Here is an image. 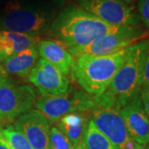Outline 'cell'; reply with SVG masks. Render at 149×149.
Here are the masks:
<instances>
[{
  "label": "cell",
  "mask_w": 149,
  "mask_h": 149,
  "mask_svg": "<svg viewBox=\"0 0 149 149\" xmlns=\"http://www.w3.org/2000/svg\"><path fill=\"white\" fill-rule=\"evenodd\" d=\"M0 143L9 149H34L25 137L11 125L0 127Z\"/></svg>",
  "instance_id": "18"
},
{
  "label": "cell",
  "mask_w": 149,
  "mask_h": 149,
  "mask_svg": "<svg viewBox=\"0 0 149 149\" xmlns=\"http://www.w3.org/2000/svg\"><path fill=\"white\" fill-rule=\"evenodd\" d=\"M118 112L131 138L145 147L149 143V118L142 107L139 95L121 107Z\"/></svg>",
  "instance_id": "12"
},
{
  "label": "cell",
  "mask_w": 149,
  "mask_h": 149,
  "mask_svg": "<svg viewBox=\"0 0 149 149\" xmlns=\"http://www.w3.org/2000/svg\"><path fill=\"white\" fill-rule=\"evenodd\" d=\"M128 52V47L109 55H80L74 59L72 76L86 94L97 98L108 89Z\"/></svg>",
  "instance_id": "3"
},
{
  "label": "cell",
  "mask_w": 149,
  "mask_h": 149,
  "mask_svg": "<svg viewBox=\"0 0 149 149\" xmlns=\"http://www.w3.org/2000/svg\"><path fill=\"white\" fill-rule=\"evenodd\" d=\"M0 127H3V125H2V123H1V122H0Z\"/></svg>",
  "instance_id": "29"
},
{
  "label": "cell",
  "mask_w": 149,
  "mask_h": 149,
  "mask_svg": "<svg viewBox=\"0 0 149 149\" xmlns=\"http://www.w3.org/2000/svg\"><path fill=\"white\" fill-rule=\"evenodd\" d=\"M27 77L42 95H60L69 89L67 76L42 58L38 59Z\"/></svg>",
  "instance_id": "10"
},
{
  "label": "cell",
  "mask_w": 149,
  "mask_h": 149,
  "mask_svg": "<svg viewBox=\"0 0 149 149\" xmlns=\"http://www.w3.org/2000/svg\"><path fill=\"white\" fill-rule=\"evenodd\" d=\"M123 27L113 26L95 15L71 6L64 8L50 25L51 34L67 49L83 47L99 37L117 32Z\"/></svg>",
  "instance_id": "1"
},
{
  "label": "cell",
  "mask_w": 149,
  "mask_h": 149,
  "mask_svg": "<svg viewBox=\"0 0 149 149\" xmlns=\"http://www.w3.org/2000/svg\"><path fill=\"white\" fill-rule=\"evenodd\" d=\"M8 74L4 72V70H3L2 66H0V84H1L2 82H3L4 80H8Z\"/></svg>",
  "instance_id": "23"
},
{
  "label": "cell",
  "mask_w": 149,
  "mask_h": 149,
  "mask_svg": "<svg viewBox=\"0 0 149 149\" xmlns=\"http://www.w3.org/2000/svg\"><path fill=\"white\" fill-rule=\"evenodd\" d=\"M52 16L48 12L22 5L12 0L6 7L1 25L5 31L37 36L50 27Z\"/></svg>",
  "instance_id": "4"
},
{
  "label": "cell",
  "mask_w": 149,
  "mask_h": 149,
  "mask_svg": "<svg viewBox=\"0 0 149 149\" xmlns=\"http://www.w3.org/2000/svg\"><path fill=\"white\" fill-rule=\"evenodd\" d=\"M13 127L25 137L34 149H51V121L37 109L20 115L13 121Z\"/></svg>",
  "instance_id": "11"
},
{
  "label": "cell",
  "mask_w": 149,
  "mask_h": 149,
  "mask_svg": "<svg viewBox=\"0 0 149 149\" xmlns=\"http://www.w3.org/2000/svg\"><path fill=\"white\" fill-rule=\"evenodd\" d=\"M81 144L85 149H113L109 141L96 128L91 119L89 121Z\"/></svg>",
  "instance_id": "17"
},
{
  "label": "cell",
  "mask_w": 149,
  "mask_h": 149,
  "mask_svg": "<svg viewBox=\"0 0 149 149\" xmlns=\"http://www.w3.org/2000/svg\"><path fill=\"white\" fill-rule=\"evenodd\" d=\"M144 149H149V143L144 147Z\"/></svg>",
  "instance_id": "28"
},
{
  "label": "cell",
  "mask_w": 149,
  "mask_h": 149,
  "mask_svg": "<svg viewBox=\"0 0 149 149\" xmlns=\"http://www.w3.org/2000/svg\"><path fill=\"white\" fill-rule=\"evenodd\" d=\"M51 149H72V145L56 126H51L49 132Z\"/></svg>",
  "instance_id": "19"
},
{
  "label": "cell",
  "mask_w": 149,
  "mask_h": 149,
  "mask_svg": "<svg viewBox=\"0 0 149 149\" xmlns=\"http://www.w3.org/2000/svg\"><path fill=\"white\" fill-rule=\"evenodd\" d=\"M72 149H85V148H84V147L82 146V144H80V145L77 146V147H74V148H72Z\"/></svg>",
  "instance_id": "25"
},
{
  "label": "cell",
  "mask_w": 149,
  "mask_h": 149,
  "mask_svg": "<svg viewBox=\"0 0 149 149\" xmlns=\"http://www.w3.org/2000/svg\"><path fill=\"white\" fill-rule=\"evenodd\" d=\"M143 149H144V148H143Z\"/></svg>",
  "instance_id": "30"
},
{
  "label": "cell",
  "mask_w": 149,
  "mask_h": 149,
  "mask_svg": "<svg viewBox=\"0 0 149 149\" xmlns=\"http://www.w3.org/2000/svg\"><path fill=\"white\" fill-rule=\"evenodd\" d=\"M139 95L144 112L149 118V89L142 88L139 91Z\"/></svg>",
  "instance_id": "21"
},
{
  "label": "cell",
  "mask_w": 149,
  "mask_h": 149,
  "mask_svg": "<svg viewBox=\"0 0 149 149\" xmlns=\"http://www.w3.org/2000/svg\"><path fill=\"white\" fill-rule=\"evenodd\" d=\"M148 46L149 41L145 40L128 47V54L108 89L94 98L96 104L113 105L118 110L139 95Z\"/></svg>",
  "instance_id": "2"
},
{
  "label": "cell",
  "mask_w": 149,
  "mask_h": 149,
  "mask_svg": "<svg viewBox=\"0 0 149 149\" xmlns=\"http://www.w3.org/2000/svg\"><path fill=\"white\" fill-rule=\"evenodd\" d=\"M0 149H9L8 147H6L5 145H3V144L0 143Z\"/></svg>",
  "instance_id": "26"
},
{
  "label": "cell",
  "mask_w": 149,
  "mask_h": 149,
  "mask_svg": "<svg viewBox=\"0 0 149 149\" xmlns=\"http://www.w3.org/2000/svg\"><path fill=\"white\" fill-rule=\"evenodd\" d=\"M88 113L91 112H72L64 115L56 122V128L66 137L73 148L82 143L90 121Z\"/></svg>",
  "instance_id": "14"
},
{
  "label": "cell",
  "mask_w": 149,
  "mask_h": 149,
  "mask_svg": "<svg viewBox=\"0 0 149 149\" xmlns=\"http://www.w3.org/2000/svg\"><path fill=\"white\" fill-rule=\"evenodd\" d=\"M125 3H132L133 1H135V0H123Z\"/></svg>",
  "instance_id": "27"
},
{
  "label": "cell",
  "mask_w": 149,
  "mask_h": 149,
  "mask_svg": "<svg viewBox=\"0 0 149 149\" xmlns=\"http://www.w3.org/2000/svg\"><path fill=\"white\" fill-rule=\"evenodd\" d=\"M91 115L96 128L109 141L113 149L144 148L131 138L123 118L114 106L96 104Z\"/></svg>",
  "instance_id": "5"
},
{
  "label": "cell",
  "mask_w": 149,
  "mask_h": 149,
  "mask_svg": "<svg viewBox=\"0 0 149 149\" xmlns=\"http://www.w3.org/2000/svg\"><path fill=\"white\" fill-rule=\"evenodd\" d=\"M39 54L37 46L31 47L19 53L13 55L2 64V68L7 74L27 77L38 61Z\"/></svg>",
  "instance_id": "15"
},
{
  "label": "cell",
  "mask_w": 149,
  "mask_h": 149,
  "mask_svg": "<svg viewBox=\"0 0 149 149\" xmlns=\"http://www.w3.org/2000/svg\"><path fill=\"white\" fill-rule=\"evenodd\" d=\"M148 36V31L141 26L123 27L117 32L99 37L83 47L71 48L68 51L74 57L84 54L109 55L129 47Z\"/></svg>",
  "instance_id": "7"
},
{
  "label": "cell",
  "mask_w": 149,
  "mask_h": 149,
  "mask_svg": "<svg viewBox=\"0 0 149 149\" xmlns=\"http://www.w3.org/2000/svg\"><path fill=\"white\" fill-rule=\"evenodd\" d=\"M95 104L94 99L88 94L69 86L67 91L62 95L39 97L35 107L51 122L56 123L69 113L91 112Z\"/></svg>",
  "instance_id": "6"
},
{
  "label": "cell",
  "mask_w": 149,
  "mask_h": 149,
  "mask_svg": "<svg viewBox=\"0 0 149 149\" xmlns=\"http://www.w3.org/2000/svg\"><path fill=\"white\" fill-rule=\"evenodd\" d=\"M138 11L141 22L149 33V0H139Z\"/></svg>",
  "instance_id": "20"
},
{
  "label": "cell",
  "mask_w": 149,
  "mask_h": 149,
  "mask_svg": "<svg viewBox=\"0 0 149 149\" xmlns=\"http://www.w3.org/2000/svg\"><path fill=\"white\" fill-rule=\"evenodd\" d=\"M5 60H6L5 57L3 56V54L0 52V66H1V65H2V64H3V63L5 61Z\"/></svg>",
  "instance_id": "24"
},
{
  "label": "cell",
  "mask_w": 149,
  "mask_h": 149,
  "mask_svg": "<svg viewBox=\"0 0 149 149\" xmlns=\"http://www.w3.org/2000/svg\"><path fill=\"white\" fill-rule=\"evenodd\" d=\"M80 7L107 23L117 27H139V13L123 0H76Z\"/></svg>",
  "instance_id": "9"
},
{
  "label": "cell",
  "mask_w": 149,
  "mask_h": 149,
  "mask_svg": "<svg viewBox=\"0 0 149 149\" xmlns=\"http://www.w3.org/2000/svg\"><path fill=\"white\" fill-rule=\"evenodd\" d=\"M40 38L19 32L0 31V52L8 59L31 47L37 46Z\"/></svg>",
  "instance_id": "16"
},
{
  "label": "cell",
  "mask_w": 149,
  "mask_h": 149,
  "mask_svg": "<svg viewBox=\"0 0 149 149\" xmlns=\"http://www.w3.org/2000/svg\"><path fill=\"white\" fill-rule=\"evenodd\" d=\"M37 49L42 58L53 65L65 75L71 73L74 58L62 43L56 40H40Z\"/></svg>",
  "instance_id": "13"
},
{
  "label": "cell",
  "mask_w": 149,
  "mask_h": 149,
  "mask_svg": "<svg viewBox=\"0 0 149 149\" xmlns=\"http://www.w3.org/2000/svg\"><path fill=\"white\" fill-rule=\"evenodd\" d=\"M142 88L149 89V46L144 61L143 78H142Z\"/></svg>",
  "instance_id": "22"
},
{
  "label": "cell",
  "mask_w": 149,
  "mask_h": 149,
  "mask_svg": "<svg viewBox=\"0 0 149 149\" xmlns=\"http://www.w3.org/2000/svg\"><path fill=\"white\" fill-rule=\"evenodd\" d=\"M37 94L31 85H14L9 79L0 84V122L2 125L16 118L35 106Z\"/></svg>",
  "instance_id": "8"
}]
</instances>
